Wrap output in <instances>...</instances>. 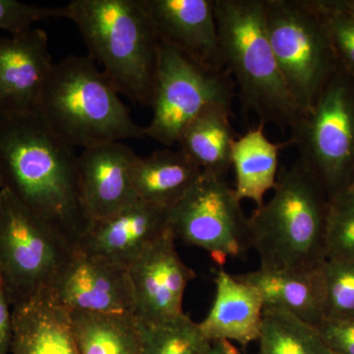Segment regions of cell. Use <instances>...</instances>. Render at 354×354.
Segmentation results:
<instances>
[{
    "mask_svg": "<svg viewBox=\"0 0 354 354\" xmlns=\"http://www.w3.org/2000/svg\"><path fill=\"white\" fill-rule=\"evenodd\" d=\"M77 158L38 113L0 114V183L73 246L88 225Z\"/></svg>",
    "mask_w": 354,
    "mask_h": 354,
    "instance_id": "1",
    "label": "cell"
},
{
    "mask_svg": "<svg viewBox=\"0 0 354 354\" xmlns=\"http://www.w3.org/2000/svg\"><path fill=\"white\" fill-rule=\"evenodd\" d=\"M291 145L328 199L354 176V79L341 66L326 82L312 108L291 131Z\"/></svg>",
    "mask_w": 354,
    "mask_h": 354,
    "instance_id": "8",
    "label": "cell"
},
{
    "mask_svg": "<svg viewBox=\"0 0 354 354\" xmlns=\"http://www.w3.org/2000/svg\"><path fill=\"white\" fill-rule=\"evenodd\" d=\"M234 276L260 293L264 308L286 310L314 327L324 319L318 267L301 272L259 267Z\"/></svg>",
    "mask_w": 354,
    "mask_h": 354,
    "instance_id": "20",
    "label": "cell"
},
{
    "mask_svg": "<svg viewBox=\"0 0 354 354\" xmlns=\"http://www.w3.org/2000/svg\"><path fill=\"white\" fill-rule=\"evenodd\" d=\"M58 18L57 8L41 7L18 0H0V30L10 36L24 34L39 21Z\"/></svg>",
    "mask_w": 354,
    "mask_h": 354,
    "instance_id": "29",
    "label": "cell"
},
{
    "mask_svg": "<svg viewBox=\"0 0 354 354\" xmlns=\"http://www.w3.org/2000/svg\"><path fill=\"white\" fill-rule=\"evenodd\" d=\"M12 334V306L0 279V354H10Z\"/></svg>",
    "mask_w": 354,
    "mask_h": 354,
    "instance_id": "31",
    "label": "cell"
},
{
    "mask_svg": "<svg viewBox=\"0 0 354 354\" xmlns=\"http://www.w3.org/2000/svg\"><path fill=\"white\" fill-rule=\"evenodd\" d=\"M136 157L122 142L97 144L78 155L79 191L88 223L109 218L136 201L131 183Z\"/></svg>",
    "mask_w": 354,
    "mask_h": 354,
    "instance_id": "15",
    "label": "cell"
},
{
    "mask_svg": "<svg viewBox=\"0 0 354 354\" xmlns=\"http://www.w3.org/2000/svg\"><path fill=\"white\" fill-rule=\"evenodd\" d=\"M0 186H1V183H0Z\"/></svg>",
    "mask_w": 354,
    "mask_h": 354,
    "instance_id": "35",
    "label": "cell"
},
{
    "mask_svg": "<svg viewBox=\"0 0 354 354\" xmlns=\"http://www.w3.org/2000/svg\"><path fill=\"white\" fill-rule=\"evenodd\" d=\"M328 196L297 160L279 171L272 196L248 218L260 267L310 271L325 261Z\"/></svg>",
    "mask_w": 354,
    "mask_h": 354,
    "instance_id": "4",
    "label": "cell"
},
{
    "mask_svg": "<svg viewBox=\"0 0 354 354\" xmlns=\"http://www.w3.org/2000/svg\"><path fill=\"white\" fill-rule=\"evenodd\" d=\"M266 30L286 85L306 113L339 68L314 0H264Z\"/></svg>",
    "mask_w": 354,
    "mask_h": 354,
    "instance_id": "7",
    "label": "cell"
},
{
    "mask_svg": "<svg viewBox=\"0 0 354 354\" xmlns=\"http://www.w3.org/2000/svg\"><path fill=\"white\" fill-rule=\"evenodd\" d=\"M69 314L80 354H141V327L134 314Z\"/></svg>",
    "mask_w": 354,
    "mask_h": 354,
    "instance_id": "23",
    "label": "cell"
},
{
    "mask_svg": "<svg viewBox=\"0 0 354 354\" xmlns=\"http://www.w3.org/2000/svg\"><path fill=\"white\" fill-rule=\"evenodd\" d=\"M344 8L348 9L349 11L354 13V0H339Z\"/></svg>",
    "mask_w": 354,
    "mask_h": 354,
    "instance_id": "33",
    "label": "cell"
},
{
    "mask_svg": "<svg viewBox=\"0 0 354 354\" xmlns=\"http://www.w3.org/2000/svg\"><path fill=\"white\" fill-rule=\"evenodd\" d=\"M265 125L248 130L234 141L232 167L234 171V191L239 199L250 200L262 206L268 192L274 190L278 180L279 150L290 145L274 143L265 134Z\"/></svg>",
    "mask_w": 354,
    "mask_h": 354,
    "instance_id": "21",
    "label": "cell"
},
{
    "mask_svg": "<svg viewBox=\"0 0 354 354\" xmlns=\"http://www.w3.org/2000/svg\"><path fill=\"white\" fill-rule=\"evenodd\" d=\"M320 11L339 66L354 79V13L339 0H314Z\"/></svg>",
    "mask_w": 354,
    "mask_h": 354,
    "instance_id": "28",
    "label": "cell"
},
{
    "mask_svg": "<svg viewBox=\"0 0 354 354\" xmlns=\"http://www.w3.org/2000/svg\"><path fill=\"white\" fill-rule=\"evenodd\" d=\"M201 174V169L179 149H160L148 157L135 158L131 167L133 190L137 199L169 209Z\"/></svg>",
    "mask_w": 354,
    "mask_h": 354,
    "instance_id": "19",
    "label": "cell"
},
{
    "mask_svg": "<svg viewBox=\"0 0 354 354\" xmlns=\"http://www.w3.org/2000/svg\"><path fill=\"white\" fill-rule=\"evenodd\" d=\"M10 354H80L71 317L53 295L12 308Z\"/></svg>",
    "mask_w": 354,
    "mask_h": 354,
    "instance_id": "18",
    "label": "cell"
},
{
    "mask_svg": "<svg viewBox=\"0 0 354 354\" xmlns=\"http://www.w3.org/2000/svg\"><path fill=\"white\" fill-rule=\"evenodd\" d=\"M227 177L202 171L190 189L169 209V227L176 241L199 247L223 265L250 248L248 218Z\"/></svg>",
    "mask_w": 354,
    "mask_h": 354,
    "instance_id": "10",
    "label": "cell"
},
{
    "mask_svg": "<svg viewBox=\"0 0 354 354\" xmlns=\"http://www.w3.org/2000/svg\"><path fill=\"white\" fill-rule=\"evenodd\" d=\"M218 39L225 69L234 77L241 108L262 124L292 131L304 118L274 57L264 0H215Z\"/></svg>",
    "mask_w": 354,
    "mask_h": 354,
    "instance_id": "3",
    "label": "cell"
},
{
    "mask_svg": "<svg viewBox=\"0 0 354 354\" xmlns=\"http://www.w3.org/2000/svg\"><path fill=\"white\" fill-rule=\"evenodd\" d=\"M127 270L140 322H162L184 314V292L196 274L177 253L171 230L140 254Z\"/></svg>",
    "mask_w": 354,
    "mask_h": 354,
    "instance_id": "12",
    "label": "cell"
},
{
    "mask_svg": "<svg viewBox=\"0 0 354 354\" xmlns=\"http://www.w3.org/2000/svg\"><path fill=\"white\" fill-rule=\"evenodd\" d=\"M228 72L203 69L171 46L160 43L152 104L153 118L145 137L171 148L184 128L216 104L232 106L234 87Z\"/></svg>",
    "mask_w": 354,
    "mask_h": 354,
    "instance_id": "9",
    "label": "cell"
},
{
    "mask_svg": "<svg viewBox=\"0 0 354 354\" xmlns=\"http://www.w3.org/2000/svg\"><path fill=\"white\" fill-rule=\"evenodd\" d=\"M73 247L0 186V279L12 308L53 292Z\"/></svg>",
    "mask_w": 354,
    "mask_h": 354,
    "instance_id": "6",
    "label": "cell"
},
{
    "mask_svg": "<svg viewBox=\"0 0 354 354\" xmlns=\"http://www.w3.org/2000/svg\"><path fill=\"white\" fill-rule=\"evenodd\" d=\"M51 295L69 313L135 315L134 293L127 268L76 246Z\"/></svg>",
    "mask_w": 354,
    "mask_h": 354,
    "instance_id": "11",
    "label": "cell"
},
{
    "mask_svg": "<svg viewBox=\"0 0 354 354\" xmlns=\"http://www.w3.org/2000/svg\"><path fill=\"white\" fill-rule=\"evenodd\" d=\"M324 319L354 317V260H325L318 266Z\"/></svg>",
    "mask_w": 354,
    "mask_h": 354,
    "instance_id": "26",
    "label": "cell"
},
{
    "mask_svg": "<svg viewBox=\"0 0 354 354\" xmlns=\"http://www.w3.org/2000/svg\"><path fill=\"white\" fill-rule=\"evenodd\" d=\"M206 354H243L234 344L230 342L218 341L211 342Z\"/></svg>",
    "mask_w": 354,
    "mask_h": 354,
    "instance_id": "32",
    "label": "cell"
},
{
    "mask_svg": "<svg viewBox=\"0 0 354 354\" xmlns=\"http://www.w3.org/2000/svg\"><path fill=\"white\" fill-rule=\"evenodd\" d=\"M325 260H354V186L328 200Z\"/></svg>",
    "mask_w": 354,
    "mask_h": 354,
    "instance_id": "27",
    "label": "cell"
},
{
    "mask_svg": "<svg viewBox=\"0 0 354 354\" xmlns=\"http://www.w3.org/2000/svg\"><path fill=\"white\" fill-rule=\"evenodd\" d=\"M230 104H216L202 111L187 125L176 145L201 169L215 176L227 177L232 169L234 141L230 123Z\"/></svg>",
    "mask_w": 354,
    "mask_h": 354,
    "instance_id": "22",
    "label": "cell"
},
{
    "mask_svg": "<svg viewBox=\"0 0 354 354\" xmlns=\"http://www.w3.org/2000/svg\"><path fill=\"white\" fill-rule=\"evenodd\" d=\"M215 299L199 323L209 342H237L246 346L259 339L264 302L253 286L223 269L216 271Z\"/></svg>",
    "mask_w": 354,
    "mask_h": 354,
    "instance_id": "17",
    "label": "cell"
},
{
    "mask_svg": "<svg viewBox=\"0 0 354 354\" xmlns=\"http://www.w3.org/2000/svg\"><path fill=\"white\" fill-rule=\"evenodd\" d=\"M316 329L335 354H354V317L323 319Z\"/></svg>",
    "mask_w": 354,
    "mask_h": 354,
    "instance_id": "30",
    "label": "cell"
},
{
    "mask_svg": "<svg viewBox=\"0 0 354 354\" xmlns=\"http://www.w3.org/2000/svg\"><path fill=\"white\" fill-rule=\"evenodd\" d=\"M351 185L354 186V176H353V183H351ZM351 185H349V186H351Z\"/></svg>",
    "mask_w": 354,
    "mask_h": 354,
    "instance_id": "34",
    "label": "cell"
},
{
    "mask_svg": "<svg viewBox=\"0 0 354 354\" xmlns=\"http://www.w3.org/2000/svg\"><path fill=\"white\" fill-rule=\"evenodd\" d=\"M53 64L44 30L32 28L24 34L0 38V114L38 113Z\"/></svg>",
    "mask_w": 354,
    "mask_h": 354,
    "instance_id": "13",
    "label": "cell"
},
{
    "mask_svg": "<svg viewBox=\"0 0 354 354\" xmlns=\"http://www.w3.org/2000/svg\"><path fill=\"white\" fill-rule=\"evenodd\" d=\"M169 209L137 199L102 220L90 221L76 247L128 268L171 230Z\"/></svg>",
    "mask_w": 354,
    "mask_h": 354,
    "instance_id": "16",
    "label": "cell"
},
{
    "mask_svg": "<svg viewBox=\"0 0 354 354\" xmlns=\"http://www.w3.org/2000/svg\"><path fill=\"white\" fill-rule=\"evenodd\" d=\"M139 323L141 354H206L211 346L199 323L185 313L162 322Z\"/></svg>",
    "mask_w": 354,
    "mask_h": 354,
    "instance_id": "25",
    "label": "cell"
},
{
    "mask_svg": "<svg viewBox=\"0 0 354 354\" xmlns=\"http://www.w3.org/2000/svg\"><path fill=\"white\" fill-rule=\"evenodd\" d=\"M57 14L76 25L120 95L151 106L160 39L145 0H72Z\"/></svg>",
    "mask_w": 354,
    "mask_h": 354,
    "instance_id": "2",
    "label": "cell"
},
{
    "mask_svg": "<svg viewBox=\"0 0 354 354\" xmlns=\"http://www.w3.org/2000/svg\"><path fill=\"white\" fill-rule=\"evenodd\" d=\"M120 95L92 58L68 55L53 64L37 113L73 148L144 138Z\"/></svg>",
    "mask_w": 354,
    "mask_h": 354,
    "instance_id": "5",
    "label": "cell"
},
{
    "mask_svg": "<svg viewBox=\"0 0 354 354\" xmlns=\"http://www.w3.org/2000/svg\"><path fill=\"white\" fill-rule=\"evenodd\" d=\"M258 354H335L314 326L283 309L265 307Z\"/></svg>",
    "mask_w": 354,
    "mask_h": 354,
    "instance_id": "24",
    "label": "cell"
},
{
    "mask_svg": "<svg viewBox=\"0 0 354 354\" xmlns=\"http://www.w3.org/2000/svg\"><path fill=\"white\" fill-rule=\"evenodd\" d=\"M160 43L203 69L227 72L221 55L215 0H145Z\"/></svg>",
    "mask_w": 354,
    "mask_h": 354,
    "instance_id": "14",
    "label": "cell"
}]
</instances>
